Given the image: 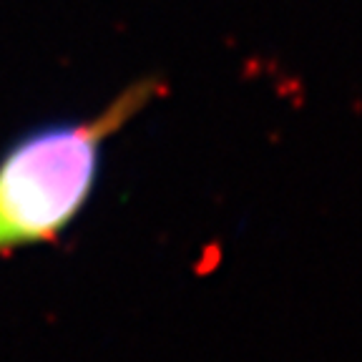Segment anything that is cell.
I'll use <instances>...</instances> for the list:
<instances>
[{
	"instance_id": "1",
	"label": "cell",
	"mask_w": 362,
	"mask_h": 362,
	"mask_svg": "<svg viewBox=\"0 0 362 362\" xmlns=\"http://www.w3.org/2000/svg\"><path fill=\"white\" fill-rule=\"evenodd\" d=\"M161 93L156 78L126 86L93 116L38 126L0 156V257L58 239L96 192L108 139Z\"/></svg>"
}]
</instances>
